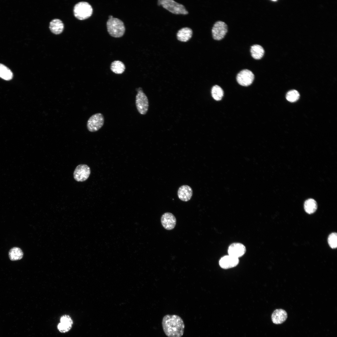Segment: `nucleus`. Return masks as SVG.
I'll return each mask as SVG.
<instances>
[{
    "label": "nucleus",
    "mask_w": 337,
    "mask_h": 337,
    "mask_svg": "<svg viewBox=\"0 0 337 337\" xmlns=\"http://www.w3.org/2000/svg\"><path fill=\"white\" fill-rule=\"evenodd\" d=\"M162 324L163 331L168 337H181L185 325L182 318L175 315H167L163 318Z\"/></svg>",
    "instance_id": "nucleus-1"
},
{
    "label": "nucleus",
    "mask_w": 337,
    "mask_h": 337,
    "mask_svg": "<svg viewBox=\"0 0 337 337\" xmlns=\"http://www.w3.org/2000/svg\"><path fill=\"white\" fill-rule=\"evenodd\" d=\"M107 31L113 37H120L125 33V27L123 22L120 19L114 17L109 18L106 23Z\"/></svg>",
    "instance_id": "nucleus-2"
},
{
    "label": "nucleus",
    "mask_w": 337,
    "mask_h": 337,
    "mask_svg": "<svg viewBox=\"0 0 337 337\" xmlns=\"http://www.w3.org/2000/svg\"><path fill=\"white\" fill-rule=\"evenodd\" d=\"M158 4L175 14L186 15L188 13L185 7L173 0H159Z\"/></svg>",
    "instance_id": "nucleus-3"
},
{
    "label": "nucleus",
    "mask_w": 337,
    "mask_h": 337,
    "mask_svg": "<svg viewBox=\"0 0 337 337\" xmlns=\"http://www.w3.org/2000/svg\"><path fill=\"white\" fill-rule=\"evenodd\" d=\"M73 12L76 18L80 20H84L88 18L91 16L93 9L91 5L88 2H81L75 5Z\"/></svg>",
    "instance_id": "nucleus-4"
},
{
    "label": "nucleus",
    "mask_w": 337,
    "mask_h": 337,
    "mask_svg": "<svg viewBox=\"0 0 337 337\" xmlns=\"http://www.w3.org/2000/svg\"><path fill=\"white\" fill-rule=\"evenodd\" d=\"M137 93L135 97V105L138 112L141 115H145L149 108V103L147 97L141 87L137 88Z\"/></svg>",
    "instance_id": "nucleus-5"
},
{
    "label": "nucleus",
    "mask_w": 337,
    "mask_h": 337,
    "mask_svg": "<svg viewBox=\"0 0 337 337\" xmlns=\"http://www.w3.org/2000/svg\"><path fill=\"white\" fill-rule=\"evenodd\" d=\"M104 118L101 113H97L91 115L88 119L87 123L88 130L91 132L98 131L103 126Z\"/></svg>",
    "instance_id": "nucleus-6"
},
{
    "label": "nucleus",
    "mask_w": 337,
    "mask_h": 337,
    "mask_svg": "<svg viewBox=\"0 0 337 337\" xmlns=\"http://www.w3.org/2000/svg\"><path fill=\"white\" fill-rule=\"evenodd\" d=\"M90 173V167L87 165L81 164L75 169L73 177L75 180L78 182H83L89 177Z\"/></svg>",
    "instance_id": "nucleus-7"
},
{
    "label": "nucleus",
    "mask_w": 337,
    "mask_h": 337,
    "mask_svg": "<svg viewBox=\"0 0 337 337\" xmlns=\"http://www.w3.org/2000/svg\"><path fill=\"white\" fill-rule=\"evenodd\" d=\"M227 31V24L222 21H218L215 23L212 27V37L214 40H220L224 37Z\"/></svg>",
    "instance_id": "nucleus-8"
},
{
    "label": "nucleus",
    "mask_w": 337,
    "mask_h": 337,
    "mask_svg": "<svg viewBox=\"0 0 337 337\" xmlns=\"http://www.w3.org/2000/svg\"><path fill=\"white\" fill-rule=\"evenodd\" d=\"M254 76L250 71L245 69L241 71L237 74V80L238 83L243 86H248L253 82Z\"/></svg>",
    "instance_id": "nucleus-9"
},
{
    "label": "nucleus",
    "mask_w": 337,
    "mask_h": 337,
    "mask_svg": "<svg viewBox=\"0 0 337 337\" xmlns=\"http://www.w3.org/2000/svg\"><path fill=\"white\" fill-rule=\"evenodd\" d=\"M161 222L163 227L166 229H173L176 224V219L172 213L166 212L163 214L161 218Z\"/></svg>",
    "instance_id": "nucleus-10"
},
{
    "label": "nucleus",
    "mask_w": 337,
    "mask_h": 337,
    "mask_svg": "<svg viewBox=\"0 0 337 337\" xmlns=\"http://www.w3.org/2000/svg\"><path fill=\"white\" fill-rule=\"evenodd\" d=\"M246 252L245 246L240 243H234L229 246L228 249V255L237 258L243 256Z\"/></svg>",
    "instance_id": "nucleus-11"
},
{
    "label": "nucleus",
    "mask_w": 337,
    "mask_h": 337,
    "mask_svg": "<svg viewBox=\"0 0 337 337\" xmlns=\"http://www.w3.org/2000/svg\"><path fill=\"white\" fill-rule=\"evenodd\" d=\"M239 262L238 258L228 255L222 257L219 261V264L222 268L228 269L236 266Z\"/></svg>",
    "instance_id": "nucleus-12"
},
{
    "label": "nucleus",
    "mask_w": 337,
    "mask_h": 337,
    "mask_svg": "<svg viewBox=\"0 0 337 337\" xmlns=\"http://www.w3.org/2000/svg\"><path fill=\"white\" fill-rule=\"evenodd\" d=\"M193 195V190L191 187L187 185L180 186L178 191V196L181 200L187 202L189 201Z\"/></svg>",
    "instance_id": "nucleus-13"
},
{
    "label": "nucleus",
    "mask_w": 337,
    "mask_h": 337,
    "mask_svg": "<svg viewBox=\"0 0 337 337\" xmlns=\"http://www.w3.org/2000/svg\"><path fill=\"white\" fill-rule=\"evenodd\" d=\"M287 315L286 311L282 309L275 310L271 315L272 322L276 324L282 323L287 318Z\"/></svg>",
    "instance_id": "nucleus-14"
},
{
    "label": "nucleus",
    "mask_w": 337,
    "mask_h": 337,
    "mask_svg": "<svg viewBox=\"0 0 337 337\" xmlns=\"http://www.w3.org/2000/svg\"><path fill=\"white\" fill-rule=\"evenodd\" d=\"M193 31L190 28L183 27L177 32L176 36L177 39L181 42H186L192 37Z\"/></svg>",
    "instance_id": "nucleus-15"
},
{
    "label": "nucleus",
    "mask_w": 337,
    "mask_h": 337,
    "mask_svg": "<svg viewBox=\"0 0 337 337\" xmlns=\"http://www.w3.org/2000/svg\"><path fill=\"white\" fill-rule=\"evenodd\" d=\"M64 25L62 21L58 19H54L50 23L49 28L51 32L55 34H61L63 31Z\"/></svg>",
    "instance_id": "nucleus-16"
},
{
    "label": "nucleus",
    "mask_w": 337,
    "mask_h": 337,
    "mask_svg": "<svg viewBox=\"0 0 337 337\" xmlns=\"http://www.w3.org/2000/svg\"><path fill=\"white\" fill-rule=\"evenodd\" d=\"M8 256L11 260L15 261L22 259L23 256V253L21 248L17 247H14L11 248L9 251Z\"/></svg>",
    "instance_id": "nucleus-17"
},
{
    "label": "nucleus",
    "mask_w": 337,
    "mask_h": 337,
    "mask_svg": "<svg viewBox=\"0 0 337 337\" xmlns=\"http://www.w3.org/2000/svg\"><path fill=\"white\" fill-rule=\"evenodd\" d=\"M250 51L252 56L255 59H261L264 53V50L262 47L257 44L251 46Z\"/></svg>",
    "instance_id": "nucleus-18"
},
{
    "label": "nucleus",
    "mask_w": 337,
    "mask_h": 337,
    "mask_svg": "<svg viewBox=\"0 0 337 337\" xmlns=\"http://www.w3.org/2000/svg\"><path fill=\"white\" fill-rule=\"evenodd\" d=\"M110 69L113 72L116 74H120L125 71V67L123 62L119 60H116L111 63Z\"/></svg>",
    "instance_id": "nucleus-19"
},
{
    "label": "nucleus",
    "mask_w": 337,
    "mask_h": 337,
    "mask_svg": "<svg viewBox=\"0 0 337 337\" xmlns=\"http://www.w3.org/2000/svg\"><path fill=\"white\" fill-rule=\"evenodd\" d=\"M304 208L305 211L308 214H311L316 211L317 205L314 199L310 198L306 200L304 203Z\"/></svg>",
    "instance_id": "nucleus-20"
},
{
    "label": "nucleus",
    "mask_w": 337,
    "mask_h": 337,
    "mask_svg": "<svg viewBox=\"0 0 337 337\" xmlns=\"http://www.w3.org/2000/svg\"><path fill=\"white\" fill-rule=\"evenodd\" d=\"M12 72L7 67L0 63V77L5 80H10L13 77Z\"/></svg>",
    "instance_id": "nucleus-21"
},
{
    "label": "nucleus",
    "mask_w": 337,
    "mask_h": 337,
    "mask_svg": "<svg viewBox=\"0 0 337 337\" xmlns=\"http://www.w3.org/2000/svg\"><path fill=\"white\" fill-rule=\"evenodd\" d=\"M211 94L213 98L216 100H220L222 98L223 95V91L222 89L219 86L215 85L213 86L211 90Z\"/></svg>",
    "instance_id": "nucleus-22"
},
{
    "label": "nucleus",
    "mask_w": 337,
    "mask_h": 337,
    "mask_svg": "<svg viewBox=\"0 0 337 337\" xmlns=\"http://www.w3.org/2000/svg\"><path fill=\"white\" fill-rule=\"evenodd\" d=\"M299 97V93L295 90H291L289 91L286 96L287 100L291 102L296 101L298 100Z\"/></svg>",
    "instance_id": "nucleus-23"
},
{
    "label": "nucleus",
    "mask_w": 337,
    "mask_h": 337,
    "mask_svg": "<svg viewBox=\"0 0 337 337\" xmlns=\"http://www.w3.org/2000/svg\"><path fill=\"white\" fill-rule=\"evenodd\" d=\"M72 325L66 322H60L57 325V328L60 332L65 333L68 332L71 330Z\"/></svg>",
    "instance_id": "nucleus-24"
},
{
    "label": "nucleus",
    "mask_w": 337,
    "mask_h": 337,
    "mask_svg": "<svg viewBox=\"0 0 337 337\" xmlns=\"http://www.w3.org/2000/svg\"><path fill=\"white\" fill-rule=\"evenodd\" d=\"M328 244L331 248H335L337 247V234L335 232L330 234L328 239Z\"/></svg>",
    "instance_id": "nucleus-25"
},
{
    "label": "nucleus",
    "mask_w": 337,
    "mask_h": 337,
    "mask_svg": "<svg viewBox=\"0 0 337 337\" xmlns=\"http://www.w3.org/2000/svg\"><path fill=\"white\" fill-rule=\"evenodd\" d=\"M60 322L67 323L72 325L73 324L72 319L69 315H62L60 318Z\"/></svg>",
    "instance_id": "nucleus-26"
}]
</instances>
